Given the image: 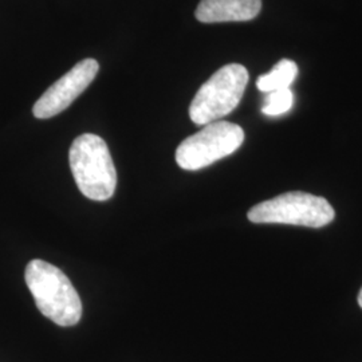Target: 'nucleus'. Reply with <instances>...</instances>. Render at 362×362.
<instances>
[{"mask_svg": "<svg viewBox=\"0 0 362 362\" xmlns=\"http://www.w3.org/2000/svg\"><path fill=\"white\" fill-rule=\"evenodd\" d=\"M26 284L39 311L54 324L74 326L82 317V302L65 272L40 259L27 264Z\"/></svg>", "mask_w": 362, "mask_h": 362, "instance_id": "nucleus-1", "label": "nucleus"}, {"mask_svg": "<svg viewBox=\"0 0 362 362\" xmlns=\"http://www.w3.org/2000/svg\"><path fill=\"white\" fill-rule=\"evenodd\" d=\"M70 168L78 189L88 199L105 202L117 187V170L104 140L86 133L77 137L69 152Z\"/></svg>", "mask_w": 362, "mask_h": 362, "instance_id": "nucleus-2", "label": "nucleus"}, {"mask_svg": "<svg viewBox=\"0 0 362 362\" xmlns=\"http://www.w3.org/2000/svg\"><path fill=\"white\" fill-rule=\"evenodd\" d=\"M248 83L245 66H223L199 89L189 106V117L196 125H208L230 115L242 101Z\"/></svg>", "mask_w": 362, "mask_h": 362, "instance_id": "nucleus-3", "label": "nucleus"}, {"mask_svg": "<svg viewBox=\"0 0 362 362\" xmlns=\"http://www.w3.org/2000/svg\"><path fill=\"white\" fill-rule=\"evenodd\" d=\"M247 216L257 224L275 223L321 228L333 221L336 212L324 197L305 192H287L254 206Z\"/></svg>", "mask_w": 362, "mask_h": 362, "instance_id": "nucleus-4", "label": "nucleus"}, {"mask_svg": "<svg viewBox=\"0 0 362 362\" xmlns=\"http://www.w3.org/2000/svg\"><path fill=\"white\" fill-rule=\"evenodd\" d=\"M245 141L243 129L227 121H215L176 149V161L185 170H199L236 152Z\"/></svg>", "mask_w": 362, "mask_h": 362, "instance_id": "nucleus-5", "label": "nucleus"}, {"mask_svg": "<svg viewBox=\"0 0 362 362\" xmlns=\"http://www.w3.org/2000/svg\"><path fill=\"white\" fill-rule=\"evenodd\" d=\"M98 70L100 65L95 59L88 58L78 62L64 77L59 78L43 93L33 107L34 116L39 119H47L64 112L88 89Z\"/></svg>", "mask_w": 362, "mask_h": 362, "instance_id": "nucleus-6", "label": "nucleus"}, {"mask_svg": "<svg viewBox=\"0 0 362 362\" xmlns=\"http://www.w3.org/2000/svg\"><path fill=\"white\" fill-rule=\"evenodd\" d=\"M262 0H202L196 19L202 23L247 22L258 16Z\"/></svg>", "mask_w": 362, "mask_h": 362, "instance_id": "nucleus-7", "label": "nucleus"}, {"mask_svg": "<svg viewBox=\"0 0 362 362\" xmlns=\"http://www.w3.org/2000/svg\"><path fill=\"white\" fill-rule=\"evenodd\" d=\"M298 66L290 59H282L272 67V71L258 78L257 86L263 93H272L282 89H290V85L296 81Z\"/></svg>", "mask_w": 362, "mask_h": 362, "instance_id": "nucleus-8", "label": "nucleus"}, {"mask_svg": "<svg viewBox=\"0 0 362 362\" xmlns=\"http://www.w3.org/2000/svg\"><path fill=\"white\" fill-rule=\"evenodd\" d=\"M293 104H294V95L290 89L272 91V93H267L262 112L266 116H282L293 107Z\"/></svg>", "mask_w": 362, "mask_h": 362, "instance_id": "nucleus-9", "label": "nucleus"}, {"mask_svg": "<svg viewBox=\"0 0 362 362\" xmlns=\"http://www.w3.org/2000/svg\"><path fill=\"white\" fill-rule=\"evenodd\" d=\"M358 305H360V308L362 309V288L360 294H358Z\"/></svg>", "mask_w": 362, "mask_h": 362, "instance_id": "nucleus-10", "label": "nucleus"}]
</instances>
